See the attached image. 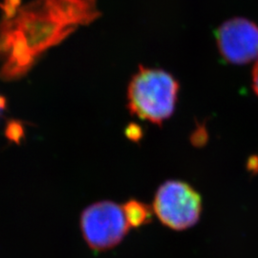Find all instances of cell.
Listing matches in <instances>:
<instances>
[{
  "label": "cell",
  "instance_id": "1",
  "mask_svg": "<svg viewBox=\"0 0 258 258\" xmlns=\"http://www.w3.org/2000/svg\"><path fill=\"white\" fill-rule=\"evenodd\" d=\"M5 0L0 24V76L11 81L26 74L37 57L99 17L96 0Z\"/></svg>",
  "mask_w": 258,
  "mask_h": 258
},
{
  "label": "cell",
  "instance_id": "2",
  "mask_svg": "<svg viewBox=\"0 0 258 258\" xmlns=\"http://www.w3.org/2000/svg\"><path fill=\"white\" fill-rule=\"evenodd\" d=\"M179 84L164 70L141 67L129 83L130 112L140 119L160 124L175 108Z\"/></svg>",
  "mask_w": 258,
  "mask_h": 258
},
{
  "label": "cell",
  "instance_id": "3",
  "mask_svg": "<svg viewBox=\"0 0 258 258\" xmlns=\"http://www.w3.org/2000/svg\"><path fill=\"white\" fill-rule=\"evenodd\" d=\"M202 210L200 195L180 181H168L160 186L154 200V212L168 228L184 230L198 221Z\"/></svg>",
  "mask_w": 258,
  "mask_h": 258
},
{
  "label": "cell",
  "instance_id": "4",
  "mask_svg": "<svg viewBox=\"0 0 258 258\" xmlns=\"http://www.w3.org/2000/svg\"><path fill=\"white\" fill-rule=\"evenodd\" d=\"M129 228L123 207L108 201L88 207L82 216L84 239L94 249L113 248L126 235Z\"/></svg>",
  "mask_w": 258,
  "mask_h": 258
},
{
  "label": "cell",
  "instance_id": "5",
  "mask_svg": "<svg viewBox=\"0 0 258 258\" xmlns=\"http://www.w3.org/2000/svg\"><path fill=\"white\" fill-rule=\"evenodd\" d=\"M221 55L231 63L244 64L258 58V27L245 19H233L217 32Z\"/></svg>",
  "mask_w": 258,
  "mask_h": 258
},
{
  "label": "cell",
  "instance_id": "6",
  "mask_svg": "<svg viewBox=\"0 0 258 258\" xmlns=\"http://www.w3.org/2000/svg\"><path fill=\"white\" fill-rule=\"evenodd\" d=\"M122 207L131 228H138L150 219V210L145 204L132 200Z\"/></svg>",
  "mask_w": 258,
  "mask_h": 258
},
{
  "label": "cell",
  "instance_id": "7",
  "mask_svg": "<svg viewBox=\"0 0 258 258\" xmlns=\"http://www.w3.org/2000/svg\"><path fill=\"white\" fill-rule=\"evenodd\" d=\"M252 86L258 96V58L252 72Z\"/></svg>",
  "mask_w": 258,
  "mask_h": 258
},
{
  "label": "cell",
  "instance_id": "8",
  "mask_svg": "<svg viewBox=\"0 0 258 258\" xmlns=\"http://www.w3.org/2000/svg\"><path fill=\"white\" fill-rule=\"evenodd\" d=\"M5 104H6V102H5V99H4L3 97H1V96H0V110H1V109H3V108L5 107Z\"/></svg>",
  "mask_w": 258,
  "mask_h": 258
}]
</instances>
